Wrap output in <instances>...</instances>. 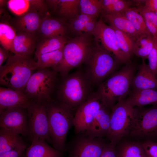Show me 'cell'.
Masks as SVG:
<instances>
[{"mask_svg":"<svg viewBox=\"0 0 157 157\" xmlns=\"http://www.w3.org/2000/svg\"><path fill=\"white\" fill-rule=\"evenodd\" d=\"M63 77L58 86L56 101L73 111L76 110L92 93V84L85 73L80 71Z\"/></svg>","mask_w":157,"mask_h":157,"instance_id":"obj_1","label":"cell"},{"mask_svg":"<svg viewBox=\"0 0 157 157\" xmlns=\"http://www.w3.org/2000/svg\"><path fill=\"white\" fill-rule=\"evenodd\" d=\"M49 134L53 147L63 153L66 151V140L73 126V111L53 99L46 103Z\"/></svg>","mask_w":157,"mask_h":157,"instance_id":"obj_2","label":"cell"},{"mask_svg":"<svg viewBox=\"0 0 157 157\" xmlns=\"http://www.w3.org/2000/svg\"><path fill=\"white\" fill-rule=\"evenodd\" d=\"M135 68L129 63L99 85L96 92L101 102L111 109L129 93Z\"/></svg>","mask_w":157,"mask_h":157,"instance_id":"obj_3","label":"cell"},{"mask_svg":"<svg viewBox=\"0 0 157 157\" xmlns=\"http://www.w3.org/2000/svg\"><path fill=\"white\" fill-rule=\"evenodd\" d=\"M36 62L30 56L10 54L5 64L0 67V83L13 90L24 92L33 70Z\"/></svg>","mask_w":157,"mask_h":157,"instance_id":"obj_4","label":"cell"},{"mask_svg":"<svg viewBox=\"0 0 157 157\" xmlns=\"http://www.w3.org/2000/svg\"><path fill=\"white\" fill-rule=\"evenodd\" d=\"M95 42L92 35L84 33L68 39L63 47L61 62L53 69L63 77L67 75L85 62Z\"/></svg>","mask_w":157,"mask_h":157,"instance_id":"obj_5","label":"cell"},{"mask_svg":"<svg viewBox=\"0 0 157 157\" xmlns=\"http://www.w3.org/2000/svg\"><path fill=\"white\" fill-rule=\"evenodd\" d=\"M118 61L96 41L84 62L86 67L85 73L92 84L99 85L114 71Z\"/></svg>","mask_w":157,"mask_h":157,"instance_id":"obj_6","label":"cell"},{"mask_svg":"<svg viewBox=\"0 0 157 157\" xmlns=\"http://www.w3.org/2000/svg\"><path fill=\"white\" fill-rule=\"evenodd\" d=\"M38 69L30 78L24 92L33 102H47L52 99L58 73L47 68Z\"/></svg>","mask_w":157,"mask_h":157,"instance_id":"obj_7","label":"cell"},{"mask_svg":"<svg viewBox=\"0 0 157 157\" xmlns=\"http://www.w3.org/2000/svg\"><path fill=\"white\" fill-rule=\"evenodd\" d=\"M134 119V108L127 104L125 99L119 100L111 109L110 127L106 136L110 142L116 145L129 135Z\"/></svg>","mask_w":157,"mask_h":157,"instance_id":"obj_8","label":"cell"},{"mask_svg":"<svg viewBox=\"0 0 157 157\" xmlns=\"http://www.w3.org/2000/svg\"><path fill=\"white\" fill-rule=\"evenodd\" d=\"M135 119L129 135L137 139L152 140L157 137V104L147 108H134Z\"/></svg>","mask_w":157,"mask_h":157,"instance_id":"obj_9","label":"cell"},{"mask_svg":"<svg viewBox=\"0 0 157 157\" xmlns=\"http://www.w3.org/2000/svg\"><path fill=\"white\" fill-rule=\"evenodd\" d=\"M46 102H33L27 108L31 141L41 139L52 144L49 129Z\"/></svg>","mask_w":157,"mask_h":157,"instance_id":"obj_10","label":"cell"},{"mask_svg":"<svg viewBox=\"0 0 157 157\" xmlns=\"http://www.w3.org/2000/svg\"><path fill=\"white\" fill-rule=\"evenodd\" d=\"M76 136L66 146L68 157H100L106 144L103 138H92L83 133Z\"/></svg>","mask_w":157,"mask_h":157,"instance_id":"obj_11","label":"cell"},{"mask_svg":"<svg viewBox=\"0 0 157 157\" xmlns=\"http://www.w3.org/2000/svg\"><path fill=\"white\" fill-rule=\"evenodd\" d=\"M101 103L97 92H92L88 99L76 110L73 126L76 135L84 133L92 122Z\"/></svg>","mask_w":157,"mask_h":157,"instance_id":"obj_12","label":"cell"},{"mask_svg":"<svg viewBox=\"0 0 157 157\" xmlns=\"http://www.w3.org/2000/svg\"><path fill=\"white\" fill-rule=\"evenodd\" d=\"M92 35L95 40L100 42L104 49L112 52L119 62L129 63L130 59L119 48L114 29L106 25L102 18L97 21Z\"/></svg>","mask_w":157,"mask_h":157,"instance_id":"obj_13","label":"cell"},{"mask_svg":"<svg viewBox=\"0 0 157 157\" xmlns=\"http://www.w3.org/2000/svg\"><path fill=\"white\" fill-rule=\"evenodd\" d=\"M0 126L24 137H29L27 109L13 107L4 110L0 113Z\"/></svg>","mask_w":157,"mask_h":157,"instance_id":"obj_14","label":"cell"},{"mask_svg":"<svg viewBox=\"0 0 157 157\" xmlns=\"http://www.w3.org/2000/svg\"><path fill=\"white\" fill-rule=\"evenodd\" d=\"M46 16L37 11H31L23 15L9 18L8 21L16 32L37 35L42 21Z\"/></svg>","mask_w":157,"mask_h":157,"instance_id":"obj_15","label":"cell"},{"mask_svg":"<svg viewBox=\"0 0 157 157\" xmlns=\"http://www.w3.org/2000/svg\"><path fill=\"white\" fill-rule=\"evenodd\" d=\"M111 109L102 102L91 124L83 133L92 138H103L109 130Z\"/></svg>","mask_w":157,"mask_h":157,"instance_id":"obj_16","label":"cell"},{"mask_svg":"<svg viewBox=\"0 0 157 157\" xmlns=\"http://www.w3.org/2000/svg\"><path fill=\"white\" fill-rule=\"evenodd\" d=\"M69 25L59 18L47 15L42 19L37 35L40 40L56 37H67Z\"/></svg>","mask_w":157,"mask_h":157,"instance_id":"obj_17","label":"cell"},{"mask_svg":"<svg viewBox=\"0 0 157 157\" xmlns=\"http://www.w3.org/2000/svg\"><path fill=\"white\" fill-rule=\"evenodd\" d=\"M32 102L23 91L0 87V113L9 108L21 107L27 109Z\"/></svg>","mask_w":157,"mask_h":157,"instance_id":"obj_18","label":"cell"},{"mask_svg":"<svg viewBox=\"0 0 157 157\" xmlns=\"http://www.w3.org/2000/svg\"><path fill=\"white\" fill-rule=\"evenodd\" d=\"M38 40L37 35L26 33L17 32L11 52L21 56H30L35 49Z\"/></svg>","mask_w":157,"mask_h":157,"instance_id":"obj_19","label":"cell"},{"mask_svg":"<svg viewBox=\"0 0 157 157\" xmlns=\"http://www.w3.org/2000/svg\"><path fill=\"white\" fill-rule=\"evenodd\" d=\"M131 88L132 89H157V79L144 59H142L138 72L133 77Z\"/></svg>","mask_w":157,"mask_h":157,"instance_id":"obj_20","label":"cell"},{"mask_svg":"<svg viewBox=\"0 0 157 157\" xmlns=\"http://www.w3.org/2000/svg\"><path fill=\"white\" fill-rule=\"evenodd\" d=\"M125 99L126 102L133 108L148 104H157V90L153 89H132Z\"/></svg>","mask_w":157,"mask_h":157,"instance_id":"obj_21","label":"cell"},{"mask_svg":"<svg viewBox=\"0 0 157 157\" xmlns=\"http://www.w3.org/2000/svg\"><path fill=\"white\" fill-rule=\"evenodd\" d=\"M102 17L109 26L122 31L130 36L135 41L140 35L129 20L122 14H102Z\"/></svg>","mask_w":157,"mask_h":157,"instance_id":"obj_22","label":"cell"},{"mask_svg":"<svg viewBox=\"0 0 157 157\" xmlns=\"http://www.w3.org/2000/svg\"><path fill=\"white\" fill-rule=\"evenodd\" d=\"M27 146L19 134L0 127V153L15 149H26Z\"/></svg>","mask_w":157,"mask_h":157,"instance_id":"obj_23","label":"cell"},{"mask_svg":"<svg viewBox=\"0 0 157 157\" xmlns=\"http://www.w3.org/2000/svg\"><path fill=\"white\" fill-rule=\"evenodd\" d=\"M26 157H63V153L52 147L45 140L35 139L26 149Z\"/></svg>","mask_w":157,"mask_h":157,"instance_id":"obj_24","label":"cell"},{"mask_svg":"<svg viewBox=\"0 0 157 157\" xmlns=\"http://www.w3.org/2000/svg\"><path fill=\"white\" fill-rule=\"evenodd\" d=\"M68 40L66 37H56L40 40L35 49L36 57L63 48Z\"/></svg>","mask_w":157,"mask_h":157,"instance_id":"obj_25","label":"cell"},{"mask_svg":"<svg viewBox=\"0 0 157 157\" xmlns=\"http://www.w3.org/2000/svg\"><path fill=\"white\" fill-rule=\"evenodd\" d=\"M116 157H147L142 143L125 141L116 146Z\"/></svg>","mask_w":157,"mask_h":157,"instance_id":"obj_26","label":"cell"},{"mask_svg":"<svg viewBox=\"0 0 157 157\" xmlns=\"http://www.w3.org/2000/svg\"><path fill=\"white\" fill-rule=\"evenodd\" d=\"M79 0H59L56 12L60 18L69 21L79 14Z\"/></svg>","mask_w":157,"mask_h":157,"instance_id":"obj_27","label":"cell"},{"mask_svg":"<svg viewBox=\"0 0 157 157\" xmlns=\"http://www.w3.org/2000/svg\"><path fill=\"white\" fill-rule=\"evenodd\" d=\"M122 13L129 20L140 35L151 34L147 27L144 19L140 13L138 8L130 7L126 9Z\"/></svg>","mask_w":157,"mask_h":157,"instance_id":"obj_28","label":"cell"},{"mask_svg":"<svg viewBox=\"0 0 157 157\" xmlns=\"http://www.w3.org/2000/svg\"><path fill=\"white\" fill-rule=\"evenodd\" d=\"M63 49L40 55L36 58L37 69L54 68L61 62L63 57Z\"/></svg>","mask_w":157,"mask_h":157,"instance_id":"obj_29","label":"cell"},{"mask_svg":"<svg viewBox=\"0 0 157 157\" xmlns=\"http://www.w3.org/2000/svg\"><path fill=\"white\" fill-rule=\"evenodd\" d=\"M8 19L7 20L3 19L0 21V43L1 45L11 52L17 32L9 23Z\"/></svg>","mask_w":157,"mask_h":157,"instance_id":"obj_30","label":"cell"},{"mask_svg":"<svg viewBox=\"0 0 157 157\" xmlns=\"http://www.w3.org/2000/svg\"><path fill=\"white\" fill-rule=\"evenodd\" d=\"M7 5L9 9L16 16L31 11H37L36 0H10L7 1Z\"/></svg>","mask_w":157,"mask_h":157,"instance_id":"obj_31","label":"cell"},{"mask_svg":"<svg viewBox=\"0 0 157 157\" xmlns=\"http://www.w3.org/2000/svg\"><path fill=\"white\" fill-rule=\"evenodd\" d=\"M130 3L124 0H102V14L122 13L130 8Z\"/></svg>","mask_w":157,"mask_h":157,"instance_id":"obj_32","label":"cell"},{"mask_svg":"<svg viewBox=\"0 0 157 157\" xmlns=\"http://www.w3.org/2000/svg\"><path fill=\"white\" fill-rule=\"evenodd\" d=\"M112 27L115 31L120 49L130 59L133 54L135 41L126 33Z\"/></svg>","mask_w":157,"mask_h":157,"instance_id":"obj_33","label":"cell"},{"mask_svg":"<svg viewBox=\"0 0 157 157\" xmlns=\"http://www.w3.org/2000/svg\"><path fill=\"white\" fill-rule=\"evenodd\" d=\"M81 13L97 17L102 10V0H79Z\"/></svg>","mask_w":157,"mask_h":157,"instance_id":"obj_34","label":"cell"},{"mask_svg":"<svg viewBox=\"0 0 157 157\" xmlns=\"http://www.w3.org/2000/svg\"><path fill=\"white\" fill-rule=\"evenodd\" d=\"M148 67L155 76L157 74V39L155 38L154 45L148 56Z\"/></svg>","mask_w":157,"mask_h":157,"instance_id":"obj_35","label":"cell"},{"mask_svg":"<svg viewBox=\"0 0 157 157\" xmlns=\"http://www.w3.org/2000/svg\"><path fill=\"white\" fill-rule=\"evenodd\" d=\"M142 144L147 157H157V142L146 140Z\"/></svg>","mask_w":157,"mask_h":157,"instance_id":"obj_36","label":"cell"},{"mask_svg":"<svg viewBox=\"0 0 157 157\" xmlns=\"http://www.w3.org/2000/svg\"><path fill=\"white\" fill-rule=\"evenodd\" d=\"M155 38H153L143 47L134 50L133 53L142 59L147 58L154 45Z\"/></svg>","mask_w":157,"mask_h":157,"instance_id":"obj_37","label":"cell"},{"mask_svg":"<svg viewBox=\"0 0 157 157\" xmlns=\"http://www.w3.org/2000/svg\"><path fill=\"white\" fill-rule=\"evenodd\" d=\"M85 23L76 17L69 21L68 24L69 31L79 35L83 33Z\"/></svg>","mask_w":157,"mask_h":157,"instance_id":"obj_38","label":"cell"},{"mask_svg":"<svg viewBox=\"0 0 157 157\" xmlns=\"http://www.w3.org/2000/svg\"><path fill=\"white\" fill-rule=\"evenodd\" d=\"M138 9L140 13L144 19L150 22L157 28V17L155 13L147 10L143 7Z\"/></svg>","mask_w":157,"mask_h":157,"instance_id":"obj_39","label":"cell"},{"mask_svg":"<svg viewBox=\"0 0 157 157\" xmlns=\"http://www.w3.org/2000/svg\"><path fill=\"white\" fill-rule=\"evenodd\" d=\"M116 146L110 142L106 143L100 157H116Z\"/></svg>","mask_w":157,"mask_h":157,"instance_id":"obj_40","label":"cell"},{"mask_svg":"<svg viewBox=\"0 0 157 157\" xmlns=\"http://www.w3.org/2000/svg\"><path fill=\"white\" fill-rule=\"evenodd\" d=\"M153 37L151 34L140 35L135 42L133 51L136 49L143 47L146 45Z\"/></svg>","mask_w":157,"mask_h":157,"instance_id":"obj_41","label":"cell"},{"mask_svg":"<svg viewBox=\"0 0 157 157\" xmlns=\"http://www.w3.org/2000/svg\"><path fill=\"white\" fill-rule=\"evenodd\" d=\"M26 149L14 150L0 153V157H26Z\"/></svg>","mask_w":157,"mask_h":157,"instance_id":"obj_42","label":"cell"},{"mask_svg":"<svg viewBox=\"0 0 157 157\" xmlns=\"http://www.w3.org/2000/svg\"><path fill=\"white\" fill-rule=\"evenodd\" d=\"M97 21L94 19L86 22L85 25L83 33L91 35L92 34L95 29Z\"/></svg>","mask_w":157,"mask_h":157,"instance_id":"obj_43","label":"cell"},{"mask_svg":"<svg viewBox=\"0 0 157 157\" xmlns=\"http://www.w3.org/2000/svg\"><path fill=\"white\" fill-rule=\"evenodd\" d=\"M144 1L145 4L143 7L144 8L154 13L157 11V0H146Z\"/></svg>","mask_w":157,"mask_h":157,"instance_id":"obj_44","label":"cell"},{"mask_svg":"<svg viewBox=\"0 0 157 157\" xmlns=\"http://www.w3.org/2000/svg\"><path fill=\"white\" fill-rule=\"evenodd\" d=\"M8 50L2 46L0 47V67L2 65L3 63L8 58L10 54Z\"/></svg>","mask_w":157,"mask_h":157,"instance_id":"obj_45","label":"cell"},{"mask_svg":"<svg viewBox=\"0 0 157 157\" xmlns=\"http://www.w3.org/2000/svg\"><path fill=\"white\" fill-rule=\"evenodd\" d=\"M59 0H45L48 9L49 8L53 12H56Z\"/></svg>","mask_w":157,"mask_h":157,"instance_id":"obj_46","label":"cell"},{"mask_svg":"<svg viewBox=\"0 0 157 157\" xmlns=\"http://www.w3.org/2000/svg\"><path fill=\"white\" fill-rule=\"evenodd\" d=\"M154 13H155L156 15V16L157 17V11L155 12Z\"/></svg>","mask_w":157,"mask_h":157,"instance_id":"obj_47","label":"cell"}]
</instances>
